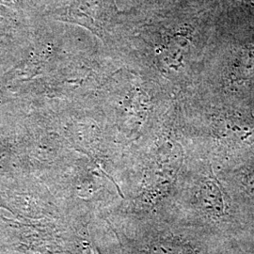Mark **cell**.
I'll use <instances>...</instances> for the list:
<instances>
[{"instance_id":"6da1fadb","label":"cell","mask_w":254,"mask_h":254,"mask_svg":"<svg viewBox=\"0 0 254 254\" xmlns=\"http://www.w3.org/2000/svg\"><path fill=\"white\" fill-rule=\"evenodd\" d=\"M112 12L110 0H73L68 9V17L94 29L104 27Z\"/></svg>"},{"instance_id":"7a4b0ae2","label":"cell","mask_w":254,"mask_h":254,"mask_svg":"<svg viewBox=\"0 0 254 254\" xmlns=\"http://www.w3.org/2000/svg\"><path fill=\"white\" fill-rule=\"evenodd\" d=\"M200 200L202 206L210 213L219 215L223 212L222 194L214 182L208 181L203 184L200 189Z\"/></svg>"},{"instance_id":"3957f363","label":"cell","mask_w":254,"mask_h":254,"mask_svg":"<svg viewBox=\"0 0 254 254\" xmlns=\"http://www.w3.org/2000/svg\"><path fill=\"white\" fill-rule=\"evenodd\" d=\"M235 73L240 79L254 78V46L246 47L236 60Z\"/></svg>"},{"instance_id":"277c9868","label":"cell","mask_w":254,"mask_h":254,"mask_svg":"<svg viewBox=\"0 0 254 254\" xmlns=\"http://www.w3.org/2000/svg\"><path fill=\"white\" fill-rule=\"evenodd\" d=\"M237 1H240L243 3H254V0H237Z\"/></svg>"}]
</instances>
